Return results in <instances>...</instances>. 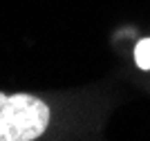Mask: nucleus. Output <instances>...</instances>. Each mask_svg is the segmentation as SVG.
<instances>
[{"label":"nucleus","instance_id":"1","mask_svg":"<svg viewBox=\"0 0 150 141\" xmlns=\"http://www.w3.org/2000/svg\"><path fill=\"white\" fill-rule=\"evenodd\" d=\"M50 123V108L31 94H0V141H31Z\"/></svg>","mask_w":150,"mask_h":141},{"label":"nucleus","instance_id":"2","mask_svg":"<svg viewBox=\"0 0 150 141\" xmlns=\"http://www.w3.org/2000/svg\"><path fill=\"white\" fill-rule=\"evenodd\" d=\"M134 61H137L139 67L150 69V38L139 40L137 47H134Z\"/></svg>","mask_w":150,"mask_h":141}]
</instances>
